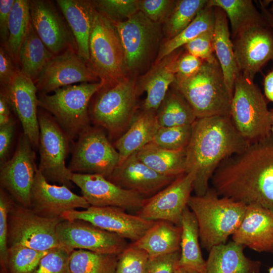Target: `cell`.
<instances>
[{"instance_id": "f546056e", "label": "cell", "mask_w": 273, "mask_h": 273, "mask_svg": "<svg viewBox=\"0 0 273 273\" xmlns=\"http://www.w3.org/2000/svg\"><path fill=\"white\" fill-rule=\"evenodd\" d=\"M181 226L159 220L131 245L145 251L150 258L180 250Z\"/></svg>"}, {"instance_id": "ac0fdd59", "label": "cell", "mask_w": 273, "mask_h": 273, "mask_svg": "<svg viewBox=\"0 0 273 273\" xmlns=\"http://www.w3.org/2000/svg\"><path fill=\"white\" fill-rule=\"evenodd\" d=\"M37 93L35 83L20 69L9 83L1 86L0 90V95L17 115L23 134L34 149L38 148L39 138Z\"/></svg>"}, {"instance_id": "44dd1931", "label": "cell", "mask_w": 273, "mask_h": 273, "mask_svg": "<svg viewBox=\"0 0 273 273\" xmlns=\"http://www.w3.org/2000/svg\"><path fill=\"white\" fill-rule=\"evenodd\" d=\"M90 205L82 196L72 192L65 185L49 183L37 167L31 193L30 208L37 214L48 218H61L68 211L87 209Z\"/></svg>"}, {"instance_id": "680465c9", "label": "cell", "mask_w": 273, "mask_h": 273, "mask_svg": "<svg viewBox=\"0 0 273 273\" xmlns=\"http://www.w3.org/2000/svg\"><path fill=\"white\" fill-rule=\"evenodd\" d=\"M270 112V119L271 124V132L273 136V109L269 110Z\"/></svg>"}, {"instance_id": "4dcf8cb0", "label": "cell", "mask_w": 273, "mask_h": 273, "mask_svg": "<svg viewBox=\"0 0 273 273\" xmlns=\"http://www.w3.org/2000/svg\"><path fill=\"white\" fill-rule=\"evenodd\" d=\"M186 148L169 150L151 142L136 152V155L140 160L158 173L177 178L187 173Z\"/></svg>"}, {"instance_id": "7402d4cb", "label": "cell", "mask_w": 273, "mask_h": 273, "mask_svg": "<svg viewBox=\"0 0 273 273\" xmlns=\"http://www.w3.org/2000/svg\"><path fill=\"white\" fill-rule=\"evenodd\" d=\"M31 23L48 49L57 55L69 49L76 51L71 32L50 1H30Z\"/></svg>"}, {"instance_id": "6da1fadb", "label": "cell", "mask_w": 273, "mask_h": 273, "mask_svg": "<svg viewBox=\"0 0 273 273\" xmlns=\"http://www.w3.org/2000/svg\"><path fill=\"white\" fill-rule=\"evenodd\" d=\"M211 180L221 197L259 204L273 211L272 134L224 160Z\"/></svg>"}, {"instance_id": "f6af8a7d", "label": "cell", "mask_w": 273, "mask_h": 273, "mask_svg": "<svg viewBox=\"0 0 273 273\" xmlns=\"http://www.w3.org/2000/svg\"><path fill=\"white\" fill-rule=\"evenodd\" d=\"M14 200L3 188L0 189V264L2 273L8 271V215Z\"/></svg>"}, {"instance_id": "603a6c76", "label": "cell", "mask_w": 273, "mask_h": 273, "mask_svg": "<svg viewBox=\"0 0 273 273\" xmlns=\"http://www.w3.org/2000/svg\"><path fill=\"white\" fill-rule=\"evenodd\" d=\"M107 179L145 198L153 196L176 178L155 171L140 160L135 153L119 163Z\"/></svg>"}, {"instance_id": "cb8c5ba5", "label": "cell", "mask_w": 273, "mask_h": 273, "mask_svg": "<svg viewBox=\"0 0 273 273\" xmlns=\"http://www.w3.org/2000/svg\"><path fill=\"white\" fill-rule=\"evenodd\" d=\"M232 240L258 252L273 253V211L259 204H247Z\"/></svg>"}, {"instance_id": "d6986e66", "label": "cell", "mask_w": 273, "mask_h": 273, "mask_svg": "<svg viewBox=\"0 0 273 273\" xmlns=\"http://www.w3.org/2000/svg\"><path fill=\"white\" fill-rule=\"evenodd\" d=\"M99 81L76 51L69 49L55 55L47 63L35 84L38 94H48L74 83Z\"/></svg>"}, {"instance_id": "7dc6e473", "label": "cell", "mask_w": 273, "mask_h": 273, "mask_svg": "<svg viewBox=\"0 0 273 273\" xmlns=\"http://www.w3.org/2000/svg\"><path fill=\"white\" fill-rule=\"evenodd\" d=\"M214 29L207 31L184 46L187 52L203 61H211L216 57L214 55L213 43Z\"/></svg>"}, {"instance_id": "f1b7e54d", "label": "cell", "mask_w": 273, "mask_h": 273, "mask_svg": "<svg viewBox=\"0 0 273 273\" xmlns=\"http://www.w3.org/2000/svg\"><path fill=\"white\" fill-rule=\"evenodd\" d=\"M214 8V51L222 69L226 85L232 97L235 79L240 72L230 38L227 16L222 9L217 7Z\"/></svg>"}, {"instance_id": "83f0119b", "label": "cell", "mask_w": 273, "mask_h": 273, "mask_svg": "<svg viewBox=\"0 0 273 273\" xmlns=\"http://www.w3.org/2000/svg\"><path fill=\"white\" fill-rule=\"evenodd\" d=\"M160 127L156 111L143 109L136 113L129 127L113 145L119 154V163L152 142Z\"/></svg>"}, {"instance_id": "60d3db41", "label": "cell", "mask_w": 273, "mask_h": 273, "mask_svg": "<svg viewBox=\"0 0 273 273\" xmlns=\"http://www.w3.org/2000/svg\"><path fill=\"white\" fill-rule=\"evenodd\" d=\"M192 134V125L160 127L152 143L162 148L179 151L186 149Z\"/></svg>"}, {"instance_id": "8d00e7d4", "label": "cell", "mask_w": 273, "mask_h": 273, "mask_svg": "<svg viewBox=\"0 0 273 273\" xmlns=\"http://www.w3.org/2000/svg\"><path fill=\"white\" fill-rule=\"evenodd\" d=\"M30 22V1L15 0L10 13L8 39L3 47L17 66L19 65L20 49Z\"/></svg>"}, {"instance_id": "8992f818", "label": "cell", "mask_w": 273, "mask_h": 273, "mask_svg": "<svg viewBox=\"0 0 273 273\" xmlns=\"http://www.w3.org/2000/svg\"><path fill=\"white\" fill-rule=\"evenodd\" d=\"M103 81L59 88L54 94H38V107L50 113L72 142L89 126V104L104 86Z\"/></svg>"}, {"instance_id": "277c9868", "label": "cell", "mask_w": 273, "mask_h": 273, "mask_svg": "<svg viewBox=\"0 0 273 273\" xmlns=\"http://www.w3.org/2000/svg\"><path fill=\"white\" fill-rule=\"evenodd\" d=\"M171 85L184 97L197 118L216 115L230 117L232 97L216 58L203 61L197 72L187 78H175Z\"/></svg>"}, {"instance_id": "4316f807", "label": "cell", "mask_w": 273, "mask_h": 273, "mask_svg": "<svg viewBox=\"0 0 273 273\" xmlns=\"http://www.w3.org/2000/svg\"><path fill=\"white\" fill-rule=\"evenodd\" d=\"M244 247L233 241L213 246L204 273H259L261 262L247 257Z\"/></svg>"}, {"instance_id": "e575fe53", "label": "cell", "mask_w": 273, "mask_h": 273, "mask_svg": "<svg viewBox=\"0 0 273 273\" xmlns=\"http://www.w3.org/2000/svg\"><path fill=\"white\" fill-rule=\"evenodd\" d=\"M156 115L161 127L191 125L197 119L189 103L173 86L168 90Z\"/></svg>"}, {"instance_id": "11a10c76", "label": "cell", "mask_w": 273, "mask_h": 273, "mask_svg": "<svg viewBox=\"0 0 273 273\" xmlns=\"http://www.w3.org/2000/svg\"><path fill=\"white\" fill-rule=\"evenodd\" d=\"M264 90L266 98L273 102V70L270 71L264 78Z\"/></svg>"}, {"instance_id": "30bf717a", "label": "cell", "mask_w": 273, "mask_h": 273, "mask_svg": "<svg viewBox=\"0 0 273 273\" xmlns=\"http://www.w3.org/2000/svg\"><path fill=\"white\" fill-rule=\"evenodd\" d=\"M105 131L90 125L79 135L68 166L71 172L109 177L119 164L120 156Z\"/></svg>"}, {"instance_id": "816d5d0a", "label": "cell", "mask_w": 273, "mask_h": 273, "mask_svg": "<svg viewBox=\"0 0 273 273\" xmlns=\"http://www.w3.org/2000/svg\"><path fill=\"white\" fill-rule=\"evenodd\" d=\"M15 122L0 127V164L3 165L7 161L15 131Z\"/></svg>"}, {"instance_id": "d590c367", "label": "cell", "mask_w": 273, "mask_h": 273, "mask_svg": "<svg viewBox=\"0 0 273 273\" xmlns=\"http://www.w3.org/2000/svg\"><path fill=\"white\" fill-rule=\"evenodd\" d=\"M206 5L225 12L230 22L232 38L247 26L265 22L251 0H208Z\"/></svg>"}, {"instance_id": "5b68a950", "label": "cell", "mask_w": 273, "mask_h": 273, "mask_svg": "<svg viewBox=\"0 0 273 273\" xmlns=\"http://www.w3.org/2000/svg\"><path fill=\"white\" fill-rule=\"evenodd\" d=\"M136 83L131 74L113 85L103 86L89 107L90 122L106 131L110 139L120 136L137 113Z\"/></svg>"}, {"instance_id": "e0dca14e", "label": "cell", "mask_w": 273, "mask_h": 273, "mask_svg": "<svg viewBox=\"0 0 273 273\" xmlns=\"http://www.w3.org/2000/svg\"><path fill=\"white\" fill-rule=\"evenodd\" d=\"M196 175L195 170L185 173L146 198L137 215L147 220H164L180 226L183 213L193 191Z\"/></svg>"}, {"instance_id": "5bb4252c", "label": "cell", "mask_w": 273, "mask_h": 273, "mask_svg": "<svg viewBox=\"0 0 273 273\" xmlns=\"http://www.w3.org/2000/svg\"><path fill=\"white\" fill-rule=\"evenodd\" d=\"M239 72L253 79L270 61L273 62V29L265 22L247 26L233 38Z\"/></svg>"}, {"instance_id": "6f0895ef", "label": "cell", "mask_w": 273, "mask_h": 273, "mask_svg": "<svg viewBox=\"0 0 273 273\" xmlns=\"http://www.w3.org/2000/svg\"><path fill=\"white\" fill-rule=\"evenodd\" d=\"M174 273H200L193 269L178 266Z\"/></svg>"}, {"instance_id": "2e32d148", "label": "cell", "mask_w": 273, "mask_h": 273, "mask_svg": "<svg viewBox=\"0 0 273 273\" xmlns=\"http://www.w3.org/2000/svg\"><path fill=\"white\" fill-rule=\"evenodd\" d=\"M61 218L63 220H84L132 242L140 239L156 221L127 213L124 209L113 206H90L83 210L66 211Z\"/></svg>"}, {"instance_id": "7bdbcfd3", "label": "cell", "mask_w": 273, "mask_h": 273, "mask_svg": "<svg viewBox=\"0 0 273 273\" xmlns=\"http://www.w3.org/2000/svg\"><path fill=\"white\" fill-rule=\"evenodd\" d=\"M149 258L145 251L129 244L118 255L115 273H145Z\"/></svg>"}, {"instance_id": "d4e9b609", "label": "cell", "mask_w": 273, "mask_h": 273, "mask_svg": "<svg viewBox=\"0 0 273 273\" xmlns=\"http://www.w3.org/2000/svg\"><path fill=\"white\" fill-rule=\"evenodd\" d=\"M176 50L166 56L153 66L137 81L139 95L143 92L146 97L143 109L157 111L164 100L169 87L175 79V64L180 51Z\"/></svg>"}, {"instance_id": "7c38bea8", "label": "cell", "mask_w": 273, "mask_h": 273, "mask_svg": "<svg viewBox=\"0 0 273 273\" xmlns=\"http://www.w3.org/2000/svg\"><path fill=\"white\" fill-rule=\"evenodd\" d=\"M114 24L129 73L140 71L149 62L158 44L159 25L153 23L140 11L128 19Z\"/></svg>"}, {"instance_id": "8fae6325", "label": "cell", "mask_w": 273, "mask_h": 273, "mask_svg": "<svg viewBox=\"0 0 273 273\" xmlns=\"http://www.w3.org/2000/svg\"><path fill=\"white\" fill-rule=\"evenodd\" d=\"M63 220L41 216L14 201L8 215V247L19 245L46 251L59 247L56 229Z\"/></svg>"}, {"instance_id": "d6a6232c", "label": "cell", "mask_w": 273, "mask_h": 273, "mask_svg": "<svg viewBox=\"0 0 273 273\" xmlns=\"http://www.w3.org/2000/svg\"><path fill=\"white\" fill-rule=\"evenodd\" d=\"M54 56L39 37L30 22L19 51L21 71L35 83L46 65Z\"/></svg>"}, {"instance_id": "b9f144b4", "label": "cell", "mask_w": 273, "mask_h": 273, "mask_svg": "<svg viewBox=\"0 0 273 273\" xmlns=\"http://www.w3.org/2000/svg\"><path fill=\"white\" fill-rule=\"evenodd\" d=\"M94 8L113 23L123 22L139 11L138 0L92 1Z\"/></svg>"}, {"instance_id": "3957f363", "label": "cell", "mask_w": 273, "mask_h": 273, "mask_svg": "<svg viewBox=\"0 0 273 273\" xmlns=\"http://www.w3.org/2000/svg\"><path fill=\"white\" fill-rule=\"evenodd\" d=\"M247 204L221 197L213 188L202 196H191L188 206L197 219L200 244L209 251L214 246L226 243L240 226Z\"/></svg>"}, {"instance_id": "74e56055", "label": "cell", "mask_w": 273, "mask_h": 273, "mask_svg": "<svg viewBox=\"0 0 273 273\" xmlns=\"http://www.w3.org/2000/svg\"><path fill=\"white\" fill-rule=\"evenodd\" d=\"M118 255L77 249L71 253V273H115Z\"/></svg>"}, {"instance_id": "f5cc1de1", "label": "cell", "mask_w": 273, "mask_h": 273, "mask_svg": "<svg viewBox=\"0 0 273 273\" xmlns=\"http://www.w3.org/2000/svg\"><path fill=\"white\" fill-rule=\"evenodd\" d=\"M15 0L0 1V38L1 46L5 47L9 37L10 16Z\"/></svg>"}, {"instance_id": "52a82bcc", "label": "cell", "mask_w": 273, "mask_h": 273, "mask_svg": "<svg viewBox=\"0 0 273 273\" xmlns=\"http://www.w3.org/2000/svg\"><path fill=\"white\" fill-rule=\"evenodd\" d=\"M91 71L110 86L129 75L124 51L115 24L96 9L89 40Z\"/></svg>"}, {"instance_id": "4fadbf2b", "label": "cell", "mask_w": 273, "mask_h": 273, "mask_svg": "<svg viewBox=\"0 0 273 273\" xmlns=\"http://www.w3.org/2000/svg\"><path fill=\"white\" fill-rule=\"evenodd\" d=\"M35 152L29 139L23 133L12 157L1 165V188L19 204L30 208L31 193L36 171Z\"/></svg>"}, {"instance_id": "ffe728a7", "label": "cell", "mask_w": 273, "mask_h": 273, "mask_svg": "<svg viewBox=\"0 0 273 273\" xmlns=\"http://www.w3.org/2000/svg\"><path fill=\"white\" fill-rule=\"evenodd\" d=\"M71 180L80 188L82 196L91 206H113L138 211L146 199L100 174L72 172Z\"/></svg>"}, {"instance_id": "ee69618b", "label": "cell", "mask_w": 273, "mask_h": 273, "mask_svg": "<svg viewBox=\"0 0 273 273\" xmlns=\"http://www.w3.org/2000/svg\"><path fill=\"white\" fill-rule=\"evenodd\" d=\"M71 252L60 246L51 249L32 273H71L69 261Z\"/></svg>"}, {"instance_id": "9c48e42d", "label": "cell", "mask_w": 273, "mask_h": 273, "mask_svg": "<svg viewBox=\"0 0 273 273\" xmlns=\"http://www.w3.org/2000/svg\"><path fill=\"white\" fill-rule=\"evenodd\" d=\"M39 138L38 170L47 181L58 183L69 188L73 186L72 172L65 165L71 142L55 118L48 112L38 110Z\"/></svg>"}, {"instance_id": "bcb514c9", "label": "cell", "mask_w": 273, "mask_h": 273, "mask_svg": "<svg viewBox=\"0 0 273 273\" xmlns=\"http://www.w3.org/2000/svg\"><path fill=\"white\" fill-rule=\"evenodd\" d=\"M176 1L138 0L139 11L153 23H164L172 10Z\"/></svg>"}, {"instance_id": "484cf974", "label": "cell", "mask_w": 273, "mask_h": 273, "mask_svg": "<svg viewBox=\"0 0 273 273\" xmlns=\"http://www.w3.org/2000/svg\"><path fill=\"white\" fill-rule=\"evenodd\" d=\"M74 38L78 56L89 60V40L95 8L92 1L57 0Z\"/></svg>"}, {"instance_id": "681fc988", "label": "cell", "mask_w": 273, "mask_h": 273, "mask_svg": "<svg viewBox=\"0 0 273 273\" xmlns=\"http://www.w3.org/2000/svg\"><path fill=\"white\" fill-rule=\"evenodd\" d=\"M203 63L202 59L188 53H181L175 64V78L189 77L200 68Z\"/></svg>"}, {"instance_id": "db71d44e", "label": "cell", "mask_w": 273, "mask_h": 273, "mask_svg": "<svg viewBox=\"0 0 273 273\" xmlns=\"http://www.w3.org/2000/svg\"><path fill=\"white\" fill-rule=\"evenodd\" d=\"M11 109L6 100L0 95V127L14 120L11 116Z\"/></svg>"}, {"instance_id": "ba28073f", "label": "cell", "mask_w": 273, "mask_h": 273, "mask_svg": "<svg viewBox=\"0 0 273 273\" xmlns=\"http://www.w3.org/2000/svg\"><path fill=\"white\" fill-rule=\"evenodd\" d=\"M230 117L250 144L271 135L270 112L264 98L254 80L240 72L234 81Z\"/></svg>"}, {"instance_id": "91938a15", "label": "cell", "mask_w": 273, "mask_h": 273, "mask_svg": "<svg viewBox=\"0 0 273 273\" xmlns=\"http://www.w3.org/2000/svg\"><path fill=\"white\" fill-rule=\"evenodd\" d=\"M268 10L269 13L271 14V15L273 17V3L271 5L270 8L269 9H268Z\"/></svg>"}, {"instance_id": "9a60e30c", "label": "cell", "mask_w": 273, "mask_h": 273, "mask_svg": "<svg viewBox=\"0 0 273 273\" xmlns=\"http://www.w3.org/2000/svg\"><path fill=\"white\" fill-rule=\"evenodd\" d=\"M56 234L59 245L71 251L119 255L129 245L125 239L82 220H62Z\"/></svg>"}, {"instance_id": "9f6ffc18", "label": "cell", "mask_w": 273, "mask_h": 273, "mask_svg": "<svg viewBox=\"0 0 273 273\" xmlns=\"http://www.w3.org/2000/svg\"><path fill=\"white\" fill-rule=\"evenodd\" d=\"M260 8L261 10L260 12L262 14L264 19L268 23V24L270 26V27L273 29V17L269 13L267 8L264 7V6L261 5V4L260 5Z\"/></svg>"}, {"instance_id": "7a4b0ae2", "label": "cell", "mask_w": 273, "mask_h": 273, "mask_svg": "<svg viewBox=\"0 0 273 273\" xmlns=\"http://www.w3.org/2000/svg\"><path fill=\"white\" fill-rule=\"evenodd\" d=\"M249 145L230 116L197 118L192 125L186 162L187 173L196 172L193 189L195 195L202 196L207 192L210 180L224 160L243 152Z\"/></svg>"}, {"instance_id": "94428289", "label": "cell", "mask_w": 273, "mask_h": 273, "mask_svg": "<svg viewBox=\"0 0 273 273\" xmlns=\"http://www.w3.org/2000/svg\"><path fill=\"white\" fill-rule=\"evenodd\" d=\"M268 273H273V266L269 268Z\"/></svg>"}, {"instance_id": "f907efd6", "label": "cell", "mask_w": 273, "mask_h": 273, "mask_svg": "<svg viewBox=\"0 0 273 273\" xmlns=\"http://www.w3.org/2000/svg\"><path fill=\"white\" fill-rule=\"evenodd\" d=\"M20 68L15 64L4 47H0L1 86L9 83Z\"/></svg>"}, {"instance_id": "f35d334b", "label": "cell", "mask_w": 273, "mask_h": 273, "mask_svg": "<svg viewBox=\"0 0 273 273\" xmlns=\"http://www.w3.org/2000/svg\"><path fill=\"white\" fill-rule=\"evenodd\" d=\"M208 0H178L164 23V31L167 39L177 35L194 19Z\"/></svg>"}, {"instance_id": "836d02e7", "label": "cell", "mask_w": 273, "mask_h": 273, "mask_svg": "<svg viewBox=\"0 0 273 273\" xmlns=\"http://www.w3.org/2000/svg\"><path fill=\"white\" fill-rule=\"evenodd\" d=\"M215 20V8L206 5L185 29L161 44L154 63L159 62L203 33L214 29Z\"/></svg>"}, {"instance_id": "ab89813d", "label": "cell", "mask_w": 273, "mask_h": 273, "mask_svg": "<svg viewBox=\"0 0 273 273\" xmlns=\"http://www.w3.org/2000/svg\"><path fill=\"white\" fill-rule=\"evenodd\" d=\"M50 250L39 251L19 245L9 247L8 273H32Z\"/></svg>"}, {"instance_id": "c3c4849f", "label": "cell", "mask_w": 273, "mask_h": 273, "mask_svg": "<svg viewBox=\"0 0 273 273\" xmlns=\"http://www.w3.org/2000/svg\"><path fill=\"white\" fill-rule=\"evenodd\" d=\"M180 257V250L149 258L145 273H174Z\"/></svg>"}, {"instance_id": "1f68e13d", "label": "cell", "mask_w": 273, "mask_h": 273, "mask_svg": "<svg viewBox=\"0 0 273 273\" xmlns=\"http://www.w3.org/2000/svg\"><path fill=\"white\" fill-rule=\"evenodd\" d=\"M180 226V257L178 266L204 273L206 261L200 248L198 224L195 215L188 206L183 213Z\"/></svg>"}]
</instances>
